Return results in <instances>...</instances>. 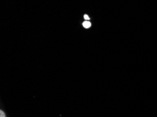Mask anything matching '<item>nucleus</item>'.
<instances>
[{
    "mask_svg": "<svg viewBox=\"0 0 157 117\" xmlns=\"http://www.w3.org/2000/svg\"><path fill=\"white\" fill-rule=\"evenodd\" d=\"M82 25L85 28H89L91 27V23H90V21H85V22L82 23Z\"/></svg>",
    "mask_w": 157,
    "mask_h": 117,
    "instance_id": "f257e3e1",
    "label": "nucleus"
},
{
    "mask_svg": "<svg viewBox=\"0 0 157 117\" xmlns=\"http://www.w3.org/2000/svg\"><path fill=\"white\" fill-rule=\"evenodd\" d=\"M0 117H6L5 113H4V112L2 110L0 111Z\"/></svg>",
    "mask_w": 157,
    "mask_h": 117,
    "instance_id": "f03ea898",
    "label": "nucleus"
},
{
    "mask_svg": "<svg viewBox=\"0 0 157 117\" xmlns=\"http://www.w3.org/2000/svg\"><path fill=\"white\" fill-rule=\"evenodd\" d=\"M84 18H85V20H86V21H88V20H90V17L87 15H85L84 16Z\"/></svg>",
    "mask_w": 157,
    "mask_h": 117,
    "instance_id": "7ed1b4c3",
    "label": "nucleus"
}]
</instances>
